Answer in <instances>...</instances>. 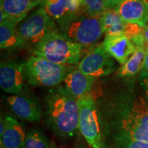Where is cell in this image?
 <instances>
[{"label":"cell","instance_id":"obj_1","mask_svg":"<svg viewBox=\"0 0 148 148\" xmlns=\"http://www.w3.org/2000/svg\"><path fill=\"white\" fill-rule=\"evenodd\" d=\"M103 148H121L132 141L148 143V99L134 88L103 95L96 101Z\"/></svg>","mask_w":148,"mask_h":148},{"label":"cell","instance_id":"obj_2","mask_svg":"<svg viewBox=\"0 0 148 148\" xmlns=\"http://www.w3.org/2000/svg\"><path fill=\"white\" fill-rule=\"evenodd\" d=\"M46 118L57 136L62 138L75 136L79 131L78 99L64 86L49 90L45 97Z\"/></svg>","mask_w":148,"mask_h":148},{"label":"cell","instance_id":"obj_3","mask_svg":"<svg viewBox=\"0 0 148 148\" xmlns=\"http://www.w3.org/2000/svg\"><path fill=\"white\" fill-rule=\"evenodd\" d=\"M84 47L73 41L61 31L51 33L33 49V56L62 65H75L82 59Z\"/></svg>","mask_w":148,"mask_h":148},{"label":"cell","instance_id":"obj_4","mask_svg":"<svg viewBox=\"0 0 148 148\" xmlns=\"http://www.w3.org/2000/svg\"><path fill=\"white\" fill-rule=\"evenodd\" d=\"M70 66L31 56L24 62V75L32 86L54 87L63 82Z\"/></svg>","mask_w":148,"mask_h":148},{"label":"cell","instance_id":"obj_5","mask_svg":"<svg viewBox=\"0 0 148 148\" xmlns=\"http://www.w3.org/2000/svg\"><path fill=\"white\" fill-rule=\"evenodd\" d=\"M61 31L42 6L29 13L16 26V32L25 47L35 46L51 33Z\"/></svg>","mask_w":148,"mask_h":148},{"label":"cell","instance_id":"obj_6","mask_svg":"<svg viewBox=\"0 0 148 148\" xmlns=\"http://www.w3.org/2000/svg\"><path fill=\"white\" fill-rule=\"evenodd\" d=\"M79 131L90 148H103L96 100L90 93L78 99Z\"/></svg>","mask_w":148,"mask_h":148},{"label":"cell","instance_id":"obj_7","mask_svg":"<svg viewBox=\"0 0 148 148\" xmlns=\"http://www.w3.org/2000/svg\"><path fill=\"white\" fill-rule=\"evenodd\" d=\"M73 41L87 47L100 40L103 33L100 16L85 13L61 30Z\"/></svg>","mask_w":148,"mask_h":148},{"label":"cell","instance_id":"obj_8","mask_svg":"<svg viewBox=\"0 0 148 148\" xmlns=\"http://www.w3.org/2000/svg\"><path fill=\"white\" fill-rule=\"evenodd\" d=\"M40 5L45 9L60 30L85 14L81 0H41Z\"/></svg>","mask_w":148,"mask_h":148},{"label":"cell","instance_id":"obj_9","mask_svg":"<svg viewBox=\"0 0 148 148\" xmlns=\"http://www.w3.org/2000/svg\"><path fill=\"white\" fill-rule=\"evenodd\" d=\"M77 67L85 75L95 78L110 75L116 70V64L113 58L101 44L86 53L79 61Z\"/></svg>","mask_w":148,"mask_h":148},{"label":"cell","instance_id":"obj_10","mask_svg":"<svg viewBox=\"0 0 148 148\" xmlns=\"http://www.w3.org/2000/svg\"><path fill=\"white\" fill-rule=\"evenodd\" d=\"M24 63L4 61L0 65V86L3 92L14 95L24 94Z\"/></svg>","mask_w":148,"mask_h":148},{"label":"cell","instance_id":"obj_11","mask_svg":"<svg viewBox=\"0 0 148 148\" xmlns=\"http://www.w3.org/2000/svg\"><path fill=\"white\" fill-rule=\"evenodd\" d=\"M125 23L145 27L148 22V5L143 0H122L114 8Z\"/></svg>","mask_w":148,"mask_h":148},{"label":"cell","instance_id":"obj_12","mask_svg":"<svg viewBox=\"0 0 148 148\" xmlns=\"http://www.w3.org/2000/svg\"><path fill=\"white\" fill-rule=\"evenodd\" d=\"M40 3L41 0H0V21L8 19L18 24Z\"/></svg>","mask_w":148,"mask_h":148},{"label":"cell","instance_id":"obj_13","mask_svg":"<svg viewBox=\"0 0 148 148\" xmlns=\"http://www.w3.org/2000/svg\"><path fill=\"white\" fill-rule=\"evenodd\" d=\"M5 101L14 114L20 119L28 122L39 121L40 109L39 106L32 98L24 95H9Z\"/></svg>","mask_w":148,"mask_h":148},{"label":"cell","instance_id":"obj_14","mask_svg":"<svg viewBox=\"0 0 148 148\" xmlns=\"http://www.w3.org/2000/svg\"><path fill=\"white\" fill-rule=\"evenodd\" d=\"M94 77L85 75L77 66H70L64 80V88L74 97L79 98L91 93L94 84Z\"/></svg>","mask_w":148,"mask_h":148},{"label":"cell","instance_id":"obj_15","mask_svg":"<svg viewBox=\"0 0 148 148\" xmlns=\"http://www.w3.org/2000/svg\"><path fill=\"white\" fill-rule=\"evenodd\" d=\"M103 47L112 58L119 64H123L136 50V46L124 34L105 36Z\"/></svg>","mask_w":148,"mask_h":148},{"label":"cell","instance_id":"obj_16","mask_svg":"<svg viewBox=\"0 0 148 148\" xmlns=\"http://www.w3.org/2000/svg\"><path fill=\"white\" fill-rule=\"evenodd\" d=\"M5 127L0 136L1 148H24L27 135L23 127L11 116H4Z\"/></svg>","mask_w":148,"mask_h":148},{"label":"cell","instance_id":"obj_17","mask_svg":"<svg viewBox=\"0 0 148 148\" xmlns=\"http://www.w3.org/2000/svg\"><path fill=\"white\" fill-rule=\"evenodd\" d=\"M18 23L5 19L0 23V47L2 50L12 51L25 47L17 32Z\"/></svg>","mask_w":148,"mask_h":148},{"label":"cell","instance_id":"obj_18","mask_svg":"<svg viewBox=\"0 0 148 148\" xmlns=\"http://www.w3.org/2000/svg\"><path fill=\"white\" fill-rule=\"evenodd\" d=\"M105 36H112L124 34L126 23L114 9H108L100 15Z\"/></svg>","mask_w":148,"mask_h":148},{"label":"cell","instance_id":"obj_19","mask_svg":"<svg viewBox=\"0 0 148 148\" xmlns=\"http://www.w3.org/2000/svg\"><path fill=\"white\" fill-rule=\"evenodd\" d=\"M145 47H137L132 55L117 71V75L121 77H130L136 75L143 69L145 56Z\"/></svg>","mask_w":148,"mask_h":148},{"label":"cell","instance_id":"obj_20","mask_svg":"<svg viewBox=\"0 0 148 148\" xmlns=\"http://www.w3.org/2000/svg\"><path fill=\"white\" fill-rule=\"evenodd\" d=\"M24 148H51L49 140L41 131L36 129L29 130L25 138Z\"/></svg>","mask_w":148,"mask_h":148},{"label":"cell","instance_id":"obj_21","mask_svg":"<svg viewBox=\"0 0 148 148\" xmlns=\"http://www.w3.org/2000/svg\"><path fill=\"white\" fill-rule=\"evenodd\" d=\"M85 13L94 16H100L108 10L105 0H81Z\"/></svg>","mask_w":148,"mask_h":148},{"label":"cell","instance_id":"obj_22","mask_svg":"<svg viewBox=\"0 0 148 148\" xmlns=\"http://www.w3.org/2000/svg\"><path fill=\"white\" fill-rule=\"evenodd\" d=\"M139 81L148 99V72L143 69L140 71Z\"/></svg>","mask_w":148,"mask_h":148},{"label":"cell","instance_id":"obj_23","mask_svg":"<svg viewBox=\"0 0 148 148\" xmlns=\"http://www.w3.org/2000/svg\"><path fill=\"white\" fill-rule=\"evenodd\" d=\"M121 148H148V143L142 141H132Z\"/></svg>","mask_w":148,"mask_h":148},{"label":"cell","instance_id":"obj_24","mask_svg":"<svg viewBox=\"0 0 148 148\" xmlns=\"http://www.w3.org/2000/svg\"><path fill=\"white\" fill-rule=\"evenodd\" d=\"M122 0H105L108 9H114Z\"/></svg>","mask_w":148,"mask_h":148},{"label":"cell","instance_id":"obj_25","mask_svg":"<svg viewBox=\"0 0 148 148\" xmlns=\"http://www.w3.org/2000/svg\"><path fill=\"white\" fill-rule=\"evenodd\" d=\"M143 69L148 72V46L145 49V63H144Z\"/></svg>","mask_w":148,"mask_h":148},{"label":"cell","instance_id":"obj_26","mask_svg":"<svg viewBox=\"0 0 148 148\" xmlns=\"http://www.w3.org/2000/svg\"><path fill=\"white\" fill-rule=\"evenodd\" d=\"M144 37H145L146 44L148 46V22L146 26L145 27V28H144Z\"/></svg>","mask_w":148,"mask_h":148},{"label":"cell","instance_id":"obj_27","mask_svg":"<svg viewBox=\"0 0 148 148\" xmlns=\"http://www.w3.org/2000/svg\"><path fill=\"white\" fill-rule=\"evenodd\" d=\"M143 1H145V3L148 5V0H143Z\"/></svg>","mask_w":148,"mask_h":148},{"label":"cell","instance_id":"obj_28","mask_svg":"<svg viewBox=\"0 0 148 148\" xmlns=\"http://www.w3.org/2000/svg\"><path fill=\"white\" fill-rule=\"evenodd\" d=\"M78 148H87V147H79Z\"/></svg>","mask_w":148,"mask_h":148},{"label":"cell","instance_id":"obj_29","mask_svg":"<svg viewBox=\"0 0 148 148\" xmlns=\"http://www.w3.org/2000/svg\"><path fill=\"white\" fill-rule=\"evenodd\" d=\"M32 1H38V0H32Z\"/></svg>","mask_w":148,"mask_h":148}]
</instances>
